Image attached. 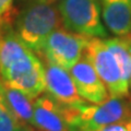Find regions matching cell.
I'll use <instances>...</instances> for the list:
<instances>
[{
    "label": "cell",
    "instance_id": "obj_1",
    "mask_svg": "<svg viewBox=\"0 0 131 131\" xmlns=\"http://www.w3.org/2000/svg\"><path fill=\"white\" fill-rule=\"evenodd\" d=\"M14 31L24 45L39 54L50 33L61 26L59 11L50 2L33 0L15 16Z\"/></svg>",
    "mask_w": 131,
    "mask_h": 131
},
{
    "label": "cell",
    "instance_id": "obj_2",
    "mask_svg": "<svg viewBox=\"0 0 131 131\" xmlns=\"http://www.w3.org/2000/svg\"><path fill=\"white\" fill-rule=\"evenodd\" d=\"M68 109L70 131H96L104 126L131 118V103L125 98L109 97L101 104L85 103Z\"/></svg>",
    "mask_w": 131,
    "mask_h": 131
},
{
    "label": "cell",
    "instance_id": "obj_3",
    "mask_svg": "<svg viewBox=\"0 0 131 131\" xmlns=\"http://www.w3.org/2000/svg\"><path fill=\"white\" fill-rule=\"evenodd\" d=\"M64 28L86 37L105 38L100 0H61L57 5Z\"/></svg>",
    "mask_w": 131,
    "mask_h": 131
},
{
    "label": "cell",
    "instance_id": "obj_4",
    "mask_svg": "<svg viewBox=\"0 0 131 131\" xmlns=\"http://www.w3.org/2000/svg\"><path fill=\"white\" fill-rule=\"evenodd\" d=\"M83 57L88 59L103 81L109 97L127 98L129 96V83L124 79L119 64L106 46L104 38H90Z\"/></svg>",
    "mask_w": 131,
    "mask_h": 131
},
{
    "label": "cell",
    "instance_id": "obj_5",
    "mask_svg": "<svg viewBox=\"0 0 131 131\" xmlns=\"http://www.w3.org/2000/svg\"><path fill=\"white\" fill-rule=\"evenodd\" d=\"M90 37L59 27L49 34L39 55L49 63L69 70L83 57Z\"/></svg>",
    "mask_w": 131,
    "mask_h": 131
},
{
    "label": "cell",
    "instance_id": "obj_6",
    "mask_svg": "<svg viewBox=\"0 0 131 131\" xmlns=\"http://www.w3.org/2000/svg\"><path fill=\"white\" fill-rule=\"evenodd\" d=\"M45 90L48 95L64 107L78 108L88 103L78 93L75 84L68 70L44 61Z\"/></svg>",
    "mask_w": 131,
    "mask_h": 131
},
{
    "label": "cell",
    "instance_id": "obj_7",
    "mask_svg": "<svg viewBox=\"0 0 131 131\" xmlns=\"http://www.w3.org/2000/svg\"><path fill=\"white\" fill-rule=\"evenodd\" d=\"M78 93L92 104H101L109 98L108 91L92 64L86 58H82L69 69Z\"/></svg>",
    "mask_w": 131,
    "mask_h": 131
},
{
    "label": "cell",
    "instance_id": "obj_8",
    "mask_svg": "<svg viewBox=\"0 0 131 131\" xmlns=\"http://www.w3.org/2000/svg\"><path fill=\"white\" fill-rule=\"evenodd\" d=\"M32 127L39 131H70L67 107L49 95H39L33 103Z\"/></svg>",
    "mask_w": 131,
    "mask_h": 131
},
{
    "label": "cell",
    "instance_id": "obj_9",
    "mask_svg": "<svg viewBox=\"0 0 131 131\" xmlns=\"http://www.w3.org/2000/svg\"><path fill=\"white\" fill-rule=\"evenodd\" d=\"M106 27L117 37L131 33V0H100Z\"/></svg>",
    "mask_w": 131,
    "mask_h": 131
},
{
    "label": "cell",
    "instance_id": "obj_10",
    "mask_svg": "<svg viewBox=\"0 0 131 131\" xmlns=\"http://www.w3.org/2000/svg\"><path fill=\"white\" fill-rule=\"evenodd\" d=\"M0 100L21 126H32L33 103L30 97L18 90L6 86L0 81Z\"/></svg>",
    "mask_w": 131,
    "mask_h": 131
},
{
    "label": "cell",
    "instance_id": "obj_11",
    "mask_svg": "<svg viewBox=\"0 0 131 131\" xmlns=\"http://www.w3.org/2000/svg\"><path fill=\"white\" fill-rule=\"evenodd\" d=\"M104 42L116 58L124 79L129 83L131 74V57L125 37L116 36L113 38H104Z\"/></svg>",
    "mask_w": 131,
    "mask_h": 131
},
{
    "label": "cell",
    "instance_id": "obj_12",
    "mask_svg": "<svg viewBox=\"0 0 131 131\" xmlns=\"http://www.w3.org/2000/svg\"><path fill=\"white\" fill-rule=\"evenodd\" d=\"M22 126L0 100V131H21Z\"/></svg>",
    "mask_w": 131,
    "mask_h": 131
},
{
    "label": "cell",
    "instance_id": "obj_13",
    "mask_svg": "<svg viewBox=\"0 0 131 131\" xmlns=\"http://www.w3.org/2000/svg\"><path fill=\"white\" fill-rule=\"evenodd\" d=\"M96 131H131V118L124 121L104 126L102 128L97 129Z\"/></svg>",
    "mask_w": 131,
    "mask_h": 131
},
{
    "label": "cell",
    "instance_id": "obj_14",
    "mask_svg": "<svg viewBox=\"0 0 131 131\" xmlns=\"http://www.w3.org/2000/svg\"><path fill=\"white\" fill-rule=\"evenodd\" d=\"M13 1L14 0H0V22L16 11L13 8Z\"/></svg>",
    "mask_w": 131,
    "mask_h": 131
},
{
    "label": "cell",
    "instance_id": "obj_15",
    "mask_svg": "<svg viewBox=\"0 0 131 131\" xmlns=\"http://www.w3.org/2000/svg\"><path fill=\"white\" fill-rule=\"evenodd\" d=\"M127 45H128V48H129V52H130V57H131V33L128 34L127 36H124ZM129 90H131V74H130V80H129Z\"/></svg>",
    "mask_w": 131,
    "mask_h": 131
},
{
    "label": "cell",
    "instance_id": "obj_16",
    "mask_svg": "<svg viewBox=\"0 0 131 131\" xmlns=\"http://www.w3.org/2000/svg\"><path fill=\"white\" fill-rule=\"evenodd\" d=\"M21 131H36V130L32 129V128H30V127H27V126H24L23 128L21 129Z\"/></svg>",
    "mask_w": 131,
    "mask_h": 131
},
{
    "label": "cell",
    "instance_id": "obj_17",
    "mask_svg": "<svg viewBox=\"0 0 131 131\" xmlns=\"http://www.w3.org/2000/svg\"><path fill=\"white\" fill-rule=\"evenodd\" d=\"M42 1H46V2H50V3H52V2H55L56 0H42Z\"/></svg>",
    "mask_w": 131,
    "mask_h": 131
},
{
    "label": "cell",
    "instance_id": "obj_18",
    "mask_svg": "<svg viewBox=\"0 0 131 131\" xmlns=\"http://www.w3.org/2000/svg\"><path fill=\"white\" fill-rule=\"evenodd\" d=\"M0 81H1V80H0Z\"/></svg>",
    "mask_w": 131,
    "mask_h": 131
}]
</instances>
